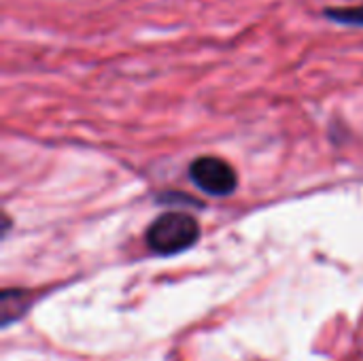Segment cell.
Instances as JSON below:
<instances>
[{"label": "cell", "instance_id": "2", "mask_svg": "<svg viewBox=\"0 0 363 361\" xmlns=\"http://www.w3.org/2000/svg\"><path fill=\"white\" fill-rule=\"evenodd\" d=\"M189 179L200 191L208 196H217V198L234 194L238 185L236 170L225 160L215 157V155L196 157L189 164Z\"/></svg>", "mask_w": 363, "mask_h": 361}, {"label": "cell", "instance_id": "3", "mask_svg": "<svg viewBox=\"0 0 363 361\" xmlns=\"http://www.w3.org/2000/svg\"><path fill=\"white\" fill-rule=\"evenodd\" d=\"M325 17L330 21L342 23V26H353L363 28V6H347V9H328Z\"/></svg>", "mask_w": 363, "mask_h": 361}, {"label": "cell", "instance_id": "1", "mask_svg": "<svg viewBox=\"0 0 363 361\" xmlns=\"http://www.w3.org/2000/svg\"><path fill=\"white\" fill-rule=\"evenodd\" d=\"M145 238L153 253L177 255L198 243L200 226L187 213H164L149 226Z\"/></svg>", "mask_w": 363, "mask_h": 361}]
</instances>
